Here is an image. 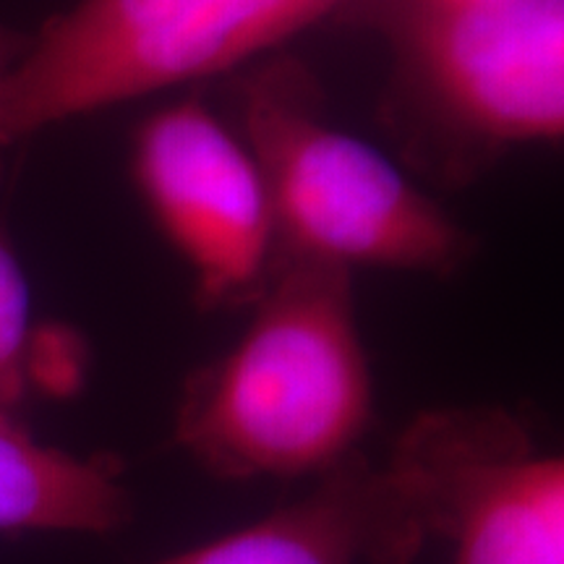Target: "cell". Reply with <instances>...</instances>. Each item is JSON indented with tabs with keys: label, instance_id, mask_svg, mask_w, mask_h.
Wrapping results in <instances>:
<instances>
[{
	"label": "cell",
	"instance_id": "cell-1",
	"mask_svg": "<svg viewBox=\"0 0 564 564\" xmlns=\"http://www.w3.org/2000/svg\"><path fill=\"white\" fill-rule=\"evenodd\" d=\"M236 345L188 379L175 440L220 478L324 476L373 413L350 272L280 259Z\"/></svg>",
	"mask_w": 564,
	"mask_h": 564
},
{
	"label": "cell",
	"instance_id": "cell-2",
	"mask_svg": "<svg viewBox=\"0 0 564 564\" xmlns=\"http://www.w3.org/2000/svg\"><path fill=\"white\" fill-rule=\"evenodd\" d=\"M361 0H79L0 79V147L207 79Z\"/></svg>",
	"mask_w": 564,
	"mask_h": 564
},
{
	"label": "cell",
	"instance_id": "cell-3",
	"mask_svg": "<svg viewBox=\"0 0 564 564\" xmlns=\"http://www.w3.org/2000/svg\"><path fill=\"white\" fill-rule=\"evenodd\" d=\"M243 144L270 196L274 262L444 274L468 259V232L382 152L316 116L299 70L278 63L246 84Z\"/></svg>",
	"mask_w": 564,
	"mask_h": 564
},
{
	"label": "cell",
	"instance_id": "cell-4",
	"mask_svg": "<svg viewBox=\"0 0 564 564\" xmlns=\"http://www.w3.org/2000/svg\"><path fill=\"white\" fill-rule=\"evenodd\" d=\"M400 87L470 154L564 133V0H373ZM405 97V100H408Z\"/></svg>",
	"mask_w": 564,
	"mask_h": 564
},
{
	"label": "cell",
	"instance_id": "cell-5",
	"mask_svg": "<svg viewBox=\"0 0 564 564\" xmlns=\"http://www.w3.org/2000/svg\"><path fill=\"white\" fill-rule=\"evenodd\" d=\"M415 554L447 564H564V460L510 413L421 415L382 468Z\"/></svg>",
	"mask_w": 564,
	"mask_h": 564
},
{
	"label": "cell",
	"instance_id": "cell-6",
	"mask_svg": "<svg viewBox=\"0 0 564 564\" xmlns=\"http://www.w3.org/2000/svg\"><path fill=\"white\" fill-rule=\"evenodd\" d=\"M131 173L202 306L257 301L274 264L270 196L257 160L199 100L154 110L133 137Z\"/></svg>",
	"mask_w": 564,
	"mask_h": 564
},
{
	"label": "cell",
	"instance_id": "cell-7",
	"mask_svg": "<svg viewBox=\"0 0 564 564\" xmlns=\"http://www.w3.org/2000/svg\"><path fill=\"white\" fill-rule=\"evenodd\" d=\"M382 468L361 457L257 523L154 564H411Z\"/></svg>",
	"mask_w": 564,
	"mask_h": 564
},
{
	"label": "cell",
	"instance_id": "cell-8",
	"mask_svg": "<svg viewBox=\"0 0 564 564\" xmlns=\"http://www.w3.org/2000/svg\"><path fill=\"white\" fill-rule=\"evenodd\" d=\"M131 497L110 463L47 447L0 419V531L110 533Z\"/></svg>",
	"mask_w": 564,
	"mask_h": 564
},
{
	"label": "cell",
	"instance_id": "cell-9",
	"mask_svg": "<svg viewBox=\"0 0 564 564\" xmlns=\"http://www.w3.org/2000/svg\"><path fill=\"white\" fill-rule=\"evenodd\" d=\"M30 285L17 253L0 236V419H11L30 384Z\"/></svg>",
	"mask_w": 564,
	"mask_h": 564
},
{
	"label": "cell",
	"instance_id": "cell-10",
	"mask_svg": "<svg viewBox=\"0 0 564 564\" xmlns=\"http://www.w3.org/2000/svg\"><path fill=\"white\" fill-rule=\"evenodd\" d=\"M82 373V348L74 335L51 333L32 335L26 379H34L47 390H70Z\"/></svg>",
	"mask_w": 564,
	"mask_h": 564
},
{
	"label": "cell",
	"instance_id": "cell-11",
	"mask_svg": "<svg viewBox=\"0 0 564 564\" xmlns=\"http://www.w3.org/2000/svg\"><path fill=\"white\" fill-rule=\"evenodd\" d=\"M21 51H24V42L13 37L11 32H6L3 26H0V79L9 74V68L17 63Z\"/></svg>",
	"mask_w": 564,
	"mask_h": 564
}]
</instances>
